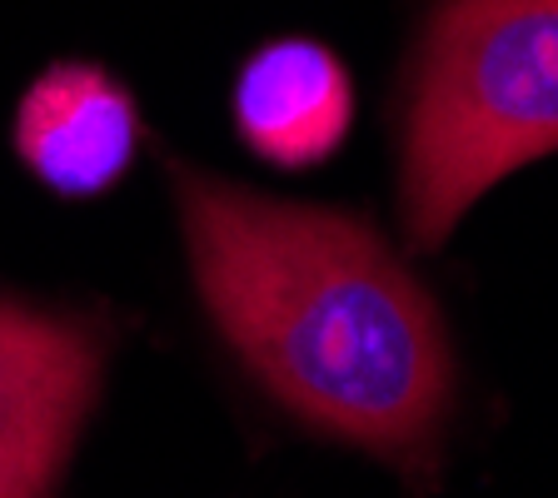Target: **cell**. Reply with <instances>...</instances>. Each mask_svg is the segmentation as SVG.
<instances>
[{
  "label": "cell",
  "mask_w": 558,
  "mask_h": 498,
  "mask_svg": "<svg viewBox=\"0 0 558 498\" xmlns=\"http://www.w3.org/2000/svg\"><path fill=\"white\" fill-rule=\"evenodd\" d=\"M209 319L314 429L424 464L449 409L439 309L354 215L250 195L174 165Z\"/></svg>",
  "instance_id": "6da1fadb"
},
{
  "label": "cell",
  "mask_w": 558,
  "mask_h": 498,
  "mask_svg": "<svg viewBox=\"0 0 558 498\" xmlns=\"http://www.w3.org/2000/svg\"><path fill=\"white\" fill-rule=\"evenodd\" d=\"M15 150L56 195H105L140 150V110L100 65H50L21 100Z\"/></svg>",
  "instance_id": "277c9868"
},
{
  "label": "cell",
  "mask_w": 558,
  "mask_h": 498,
  "mask_svg": "<svg viewBox=\"0 0 558 498\" xmlns=\"http://www.w3.org/2000/svg\"><path fill=\"white\" fill-rule=\"evenodd\" d=\"M354 85L319 40H275L244 60L234 81V130L259 160L310 170L344 145Z\"/></svg>",
  "instance_id": "5b68a950"
},
{
  "label": "cell",
  "mask_w": 558,
  "mask_h": 498,
  "mask_svg": "<svg viewBox=\"0 0 558 498\" xmlns=\"http://www.w3.org/2000/svg\"><path fill=\"white\" fill-rule=\"evenodd\" d=\"M100 364L95 325L0 300V498H50L100 394Z\"/></svg>",
  "instance_id": "3957f363"
},
{
  "label": "cell",
  "mask_w": 558,
  "mask_h": 498,
  "mask_svg": "<svg viewBox=\"0 0 558 498\" xmlns=\"http://www.w3.org/2000/svg\"><path fill=\"white\" fill-rule=\"evenodd\" d=\"M558 150V0H444L404 116V205L418 250L449 240L509 170Z\"/></svg>",
  "instance_id": "7a4b0ae2"
}]
</instances>
